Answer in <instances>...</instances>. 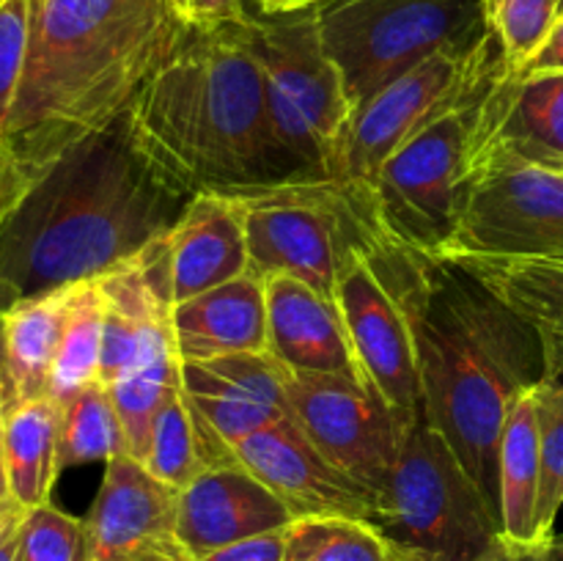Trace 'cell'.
<instances>
[{
	"label": "cell",
	"mask_w": 563,
	"mask_h": 561,
	"mask_svg": "<svg viewBox=\"0 0 563 561\" xmlns=\"http://www.w3.org/2000/svg\"><path fill=\"white\" fill-rule=\"evenodd\" d=\"M286 399L308 440L379 498L405 438V424L388 402L363 380L317 372H289Z\"/></svg>",
	"instance_id": "cell-12"
},
{
	"label": "cell",
	"mask_w": 563,
	"mask_h": 561,
	"mask_svg": "<svg viewBox=\"0 0 563 561\" xmlns=\"http://www.w3.org/2000/svg\"><path fill=\"white\" fill-rule=\"evenodd\" d=\"M548 369H563V355H548Z\"/></svg>",
	"instance_id": "cell-43"
},
{
	"label": "cell",
	"mask_w": 563,
	"mask_h": 561,
	"mask_svg": "<svg viewBox=\"0 0 563 561\" xmlns=\"http://www.w3.org/2000/svg\"><path fill=\"white\" fill-rule=\"evenodd\" d=\"M82 520L42 504L22 515L16 561H82Z\"/></svg>",
	"instance_id": "cell-33"
},
{
	"label": "cell",
	"mask_w": 563,
	"mask_h": 561,
	"mask_svg": "<svg viewBox=\"0 0 563 561\" xmlns=\"http://www.w3.org/2000/svg\"><path fill=\"white\" fill-rule=\"evenodd\" d=\"M473 561H563V539L553 534L550 539H539V542H515L500 534Z\"/></svg>",
	"instance_id": "cell-36"
},
{
	"label": "cell",
	"mask_w": 563,
	"mask_h": 561,
	"mask_svg": "<svg viewBox=\"0 0 563 561\" xmlns=\"http://www.w3.org/2000/svg\"><path fill=\"white\" fill-rule=\"evenodd\" d=\"M234 457L284 501L295 520L355 517L374 522L377 517V493L335 468L291 416L242 438L234 443Z\"/></svg>",
	"instance_id": "cell-14"
},
{
	"label": "cell",
	"mask_w": 563,
	"mask_h": 561,
	"mask_svg": "<svg viewBox=\"0 0 563 561\" xmlns=\"http://www.w3.org/2000/svg\"><path fill=\"white\" fill-rule=\"evenodd\" d=\"M130 454L124 427L115 413L110 391L102 380L86 385L80 394L60 405L58 421V468H80Z\"/></svg>",
	"instance_id": "cell-28"
},
{
	"label": "cell",
	"mask_w": 563,
	"mask_h": 561,
	"mask_svg": "<svg viewBox=\"0 0 563 561\" xmlns=\"http://www.w3.org/2000/svg\"><path fill=\"white\" fill-rule=\"evenodd\" d=\"M531 391L515 402L498 443L500 534L515 542H539V435Z\"/></svg>",
	"instance_id": "cell-25"
},
{
	"label": "cell",
	"mask_w": 563,
	"mask_h": 561,
	"mask_svg": "<svg viewBox=\"0 0 563 561\" xmlns=\"http://www.w3.org/2000/svg\"><path fill=\"white\" fill-rule=\"evenodd\" d=\"M31 44V0L0 3V135L20 94Z\"/></svg>",
	"instance_id": "cell-34"
},
{
	"label": "cell",
	"mask_w": 563,
	"mask_h": 561,
	"mask_svg": "<svg viewBox=\"0 0 563 561\" xmlns=\"http://www.w3.org/2000/svg\"><path fill=\"white\" fill-rule=\"evenodd\" d=\"M71 286L27 297L0 311L9 407L49 396V374L69 311Z\"/></svg>",
	"instance_id": "cell-22"
},
{
	"label": "cell",
	"mask_w": 563,
	"mask_h": 561,
	"mask_svg": "<svg viewBox=\"0 0 563 561\" xmlns=\"http://www.w3.org/2000/svg\"><path fill=\"white\" fill-rule=\"evenodd\" d=\"M317 3H319V0H317ZM317 3H313V6H317Z\"/></svg>",
	"instance_id": "cell-46"
},
{
	"label": "cell",
	"mask_w": 563,
	"mask_h": 561,
	"mask_svg": "<svg viewBox=\"0 0 563 561\" xmlns=\"http://www.w3.org/2000/svg\"><path fill=\"white\" fill-rule=\"evenodd\" d=\"M515 154L563 165V72H498L478 99L471 154Z\"/></svg>",
	"instance_id": "cell-18"
},
{
	"label": "cell",
	"mask_w": 563,
	"mask_h": 561,
	"mask_svg": "<svg viewBox=\"0 0 563 561\" xmlns=\"http://www.w3.org/2000/svg\"><path fill=\"white\" fill-rule=\"evenodd\" d=\"M368 256L412 328L421 413L498 509V443L509 410L548 374L539 330L454 258L377 234Z\"/></svg>",
	"instance_id": "cell-1"
},
{
	"label": "cell",
	"mask_w": 563,
	"mask_h": 561,
	"mask_svg": "<svg viewBox=\"0 0 563 561\" xmlns=\"http://www.w3.org/2000/svg\"><path fill=\"white\" fill-rule=\"evenodd\" d=\"M25 509H11L0 517V561H16L20 553V528Z\"/></svg>",
	"instance_id": "cell-39"
},
{
	"label": "cell",
	"mask_w": 563,
	"mask_h": 561,
	"mask_svg": "<svg viewBox=\"0 0 563 561\" xmlns=\"http://www.w3.org/2000/svg\"><path fill=\"white\" fill-rule=\"evenodd\" d=\"M374 240V237H372ZM350 253L335 286V306L350 333L363 380L372 385L405 427L421 416V380L412 328L368 245Z\"/></svg>",
	"instance_id": "cell-13"
},
{
	"label": "cell",
	"mask_w": 563,
	"mask_h": 561,
	"mask_svg": "<svg viewBox=\"0 0 563 561\" xmlns=\"http://www.w3.org/2000/svg\"><path fill=\"white\" fill-rule=\"evenodd\" d=\"M179 355H165L115 374L108 385L110 399L124 427L130 457L143 460L159 407L179 388Z\"/></svg>",
	"instance_id": "cell-30"
},
{
	"label": "cell",
	"mask_w": 563,
	"mask_h": 561,
	"mask_svg": "<svg viewBox=\"0 0 563 561\" xmlns=\"http://www.w3.org/2000/svg\"><path fill=\"white\" fill-rule=\"evenodd\" d=\"M124 124L146 163L190 198L313 179L275 138L240 16L192 28L132 99Z\"/></svg>",
	"instance_id": "cell-4"
},
{
	"label": "cell",
	"mask_w": 563,
	"mask_h": 561,
	"mask_svg": "<svg viewBox=\"0 0 563 561\" xmlns=\"http://www.w3.org/2000/svg\"><path fill=\"white\" fill-rule=\"evenodd\" d=\"M319 3H324V0H319Z\"/></svg>",
	"instance_id": "cell-45"
},
{
	"label": "cell",
	"mask_w": 563,
	"mask_h": 561,
	"mask_svg": "<svg viewBox=\"0 0 563 561\" xmlns=\"http://www.w3.org/2000/svg\"><path fill=\"white\" fill-rule=\"evenodd\" d=\"M506 69L493 33L471 53H440L368 97L346 121L328 176L366 198L385 160L423 124ZM372 209V207H368Z\"/></svg>",
	"instance_id": "cell-11"
},
{
	"label": "cell",
	"mask_w": 563,
	"mask_h": 561,
	"mask_svg": "<svg viewBox=\"0 0 563 561\" xmlns=\"http://www.w3.org/2000/svg\"><path fill=\"white\" fill-rule=\"evenodd\" d=\"M58 421L60 405L53 396L20 402L9 407L0 421L5 476L11 498L20 509L49 504L58 482Z\"/></svg>",
	"instance_id": "cell-23"
},
{
	"label": "cell",
	"mask_w": 563,
	"mask_h": 561,
	"mask_svg": "<svg viewBox=\"0 0 563 561\" xmlns=\"http://www.w3.org/2000/svg\"><path fill=\"white\" fill-rule=\"evenodd\" d=\"M247 0H174L176 11L190 28H212L240 16Z\"/></svg>",
	"instance_id": "cell-37"
},
{
	"label": "cell",
	"mask_w": 563,
	"mask_h": 561,
	"mask_svg": "<svg viewBox=\"0 0 563 561\" xmlns=\"http://www.w3.org/2000/svg\"><path fill=\"white\" fill-rule=\"evenodd\" d=\"M170 330L179 361L267 352L264 278L245 273L179 302L170 311Z\"/></svg>",
	"instance_id": "cell-21"
},
{
	"label": "cell",
	"mask_w": 563,
	"mask_h": 561,
	"mask_svg": "<svg viewBox=\"0 0 563 561\" xmlns=\"http://www.w3.org/2000/svg\"><path fill=\"white\" fill-rule=\"evenodd\" d=\"M462 264L539 330L544 355H563V262L467 258Z\"/></svg>",
	"instance_id": "cell-26"
},
{
	"label": "cell",
	"mask_w": 563,
	"mask_h": 561,
	"mask_svg": "<svg viewBox=\"0 0 563 561\" xmlns=\"http://www.w3.org/2000/svg\"><path fill=\"white\" fill-rule=\"evenodd\" d=\"M286 561H412L374 522L297 517L284 528Z\"/></svg>",
	"instance_id": "cell-29"
},
{
	"label": "cell",
	"mask_w": 563,
	"mask_h": 561,
	"mask_svg": "<svg viewBox=\"0 0 563 561\" xmlns=\"http://www.w3.org/2000/svg\"><path fill=\"white\" fill-rule=\"evenodd\" d=\"M438 256L563 262V165L498 152L467 157L454 231Z\"/></svg>",
	"instance_id": "cell-9"
},
{
	"label": "cell",
	"mask_w": 563,
	"mask_h": 561,
	"mask_svg": "<svg viewBox=\"0 0 563 561\" xmlns=\"http://www.w3.org/2000/svg\"><path fill=\"white\" fill-rule=\"evenodd\" d=\"M484 16L506 72L517 75L559 22V0H484Z\"/></svg>",
	"instance_id": "cell-32"
},
{
	"label": "cell",
	"mask_w": 563,
	"mask_h": 561,
	"mask_svg": "<svg viewBox=\"0 0 563 561\" xmlns=\"http://www.w3.org/2000/svg\"><path fill=\"white\" fill-rule=\"evenodd\" d=\"M253 3L264 11H291L302 9V6H313L317 0H253Z\"/></svg>",
	"instance_id": "cell-42"
},
{
	"label": "cell",
	"mask_w": 563,
	"mask_h": 561,
	"mask_svg": "<svg viewBox=\"0 0 563 561\" xmlns=\"http://www.w3.org/2000/svg\"><path fill=\"white\" fill-rule=\"evenodd\" d=\"M493 77L434 116L385 160L368 190V207L388 242L434 256L445 248L467 174L478 99Z\"/></svg>",
	"instance_id": "cell-10"
},
{
	"label": "cell",
	"mask_w": 563,
	"mask_h": 561,
	"mask_svg": "<svg viewBox=\"0 0 563 561\" xmlns=\"http://www.w3.org/2000/svg\"><path fill=\"white\" fill-rule=\"evenodd\" d=\"M176 493L135 457L110 460L82 520V561H141L176 542Z\"/></svg>",
	"instance_id": "cell-15"
},
{
	"label": "cell",
	"mask_w": 563,
	"mask_h": 561,
	"mask_svg": "<svg viewBox=\"0 0 563 561\" xmlns=\"http://www.w3.org/2000/svg\"><path fill=\"white\" fill-rule=\"evenodd\" d=\"M267 352L289 372L344 374L363 380L335 300L295 275L264 278ZM366 383V380H363Z\"/></svg>",
	"instance_id": "cell-19"
},
{
	"label": "cell",
	"mask_w": 563,
	"mask_h": 561,
	"mask_svg": "<svg viewBox=\"0 0 563 561\" xmlns=\"http://www.w3.org/2000/svg\"><path fill=\"white\" fill-rule=\"evenodd\" d=\"M190 31L174 0H31L25 75L0 135V220L69 148L124 119Z\"/></svg>",
	"instance_id": "cell-2"
},
{
	"label": "cell",
	"mask_w": 563,
	"mask_h": 561,
	"mask_svg": "<svg viewBox=\"0 0 563 561\" xmlns=\"http://www.w3.org/2000/svg\"><path fill=\"white\" fill-rule=\"evenodd\" d=\"M104 341V300L99 280L71 284L69 311H66L64 333H60L58 355L49 374V396L58 405L80 394L86 385L97 383L102 369Z\"/></svg>",
	"instance_id": "cell-27"
},
{
	"label": "cell",
	"mask_w": 563,
	"mask_h": 561,
	"mask_svg": "<svg viewBox=\"0 0 563 561\" xmlns=\"http://www.w3.org/2000/svg\"><path fill=\"white\" fill-rule=\"evenodd\" d=\"M0 3H3V0H0Z\"/></svg>",
	"instance_id": "cell-47"
},
{
	"label": "cell",
	"mask_w": 563,
	"mask_h": 561,
	"mask_svg": "<svg viewBox=\"0 0 563 561\" xmlns=\"http://www.w3.org/2000/svg\"><path fill=\"white\" fill-rule=\"evenodd\" d=\"M187 561H286V539L284 531L258 534V537L225 544V548L212 550V553L198 556V559L187 556Z\"/></svg>",
	"instance_id": "cell-35"
},
{
	"label": "cell",
	"mask_w": 563,
	"mask_h": 561,
	"mask_svg": "<svg viewBox=\"0 0 563 561\" xmlns=\"http://www.w3.org/2000/svg\"><path fill=\"white\" fill-rule=\"evenodd\" d=\"M240 25L262 69L280 148L306 174L328 176L352 108L339 69L324 50L319 6L264 11L247 0Z\"/></svg>",
	"instance_id": "cell-7"
},
{
	"label": "cell",
	"mask_w": 563,
	"mask_h": 561,
	"mask_svg": "<svg viewBox=\"0 0 563 561\" xmlns=\"http://www.w3.org/2000/svg\"><path fill=\"white\" fill-rule=\"evenodd\" d=\"M11 509H20L11 498V490H9V476H5V462H3V449H0V517L9 515Z\"/></svg>",
	"instance_id": "cell-40"
},
{
	"label": "cell",
	"mask_w": 563,
	"mask_h": 561,
	"mask_svg": "<svg viewBox=\"0 0 563 561\" xmlns=\"http://www.w3.org/2000/svg\"><path fill=\"white\" fill-rule=\"evenodd\" d=\"M9 410V385H5V352H3V324H0V421Z\"/></svg>",
	"instance_id": "cell-41"
},
{
	"label": "cell",
	"mask_w": 563,
	"mask_h": 561,
	"mask_svg": "<svg viewBox=\"0 0 563 561\" xmlns=\"http://www.w3.org/2000/svg\"><path fill=\"white\" fill-rule=\"evenodd\" d=\"M374 526L412 561H473L500 537L498 509L423 413L405 427Z\"/></svg>",
	"instance_id": "cell-5"
},
{
	"label": "cell",
	"mask_w": 563,
	"mask_h": 561,
	"mask_svg": "<svg viewBox=\"0 0 563 561\" xmlns=\"http://www.w3.org/2000/svg\"><path fill=\"white\" fill-rule=\"evenodd\" d=\"M319 31L355 113L368 97L440 53L489 38L484 0H324Z\"/></svg>",
	"instance_id": "cell-6"
},
{
	"label": "cell",
	"mask_w": 563,
	"mask_h": 561,
	"mask_svg": "<svg viewBox=\"0 0 563 561\" xmlns=\"http://www.w3.org/2000/svg\"><path fill=\"white\" fill-rule=\"evenodd\" d=\"M187 204L137 152L124 119L86 138L0 220V311L130 262Z\"/></svg>",
	"instance_id": "cell-3"
},
{
	"label": "cell",
	"mask_w": 563,
	"mask_h": 561,
	"mask_svg": "<svg viewBox=\"0 0 563 561\" xmlns=\"http://www.w3.org/2000/svg\"><path fill=\"white\" fill-rule=\"evenodd\" d=\"M179 377L192 407L231 449L247 435L289 418V369L269 352L179 361Z\"/></svg>",
	"instance_id": "cell-17"
},
{
	"label": "cell",
	"mask_w": 563,
	"mask_h": 561,
	"mask_svg": "<svg viewBox=\"0 0 563 561\" xmlns=\"http://www.w3.org/2000/svg\"><path fill=\"white\" fill-rule=\"evenodd\" d=\"M165 253L174 306L245 275L251 256L240 204L218 193L192 196L165 234Z\"/></svg>",
	"instance_id": "cell-20"
},
{
	"label": "cell",
	"mask_w": 563,
	"mask_h": 561,
	"mask_svg": "<svg viewBox=\"0 0 563 561\" xmlns=\"http://www.w3.org/2000/svg\"><path fill=\"white\" fill-rule=\"evenodd\" d=\"M295 520L284 501L240 462L218 465L176 493V544L190 559L225 544L284 531Z\"/></svg>",
	"instance_id": "cell-16"
},
{
	"label": "cell",
	"mask_w": 563,
	"mask_h": 561,
	"mask_svg": "<svg viewBox=\"0 0 563 561\" xmlns=\"http://www.w3.org/2000/svg\"><path fill=\"white\" fill-rule=\"evenodd\" d=\"M559 16H563V0H559Z\"/></svg>",
	"instance_id": "cell-44"
},
{
	"label": "cell",
	"mask_w": 563,
	"mask_h": 561,
	"mask_svg": "<svg viewBox=\"0 0 563 561\" xmlns=\"http://www.w3.org/2000/svg\"><path fill=\"white\" fill-rule=\"evenodd\" d=\"M245 215L247 273L295 275L333 300L344 262L377 237L366 198L330 176L229 193Z\"/></svg>",
	"instance_id": "cell-8"
},
{
	"label": "cell",
	"mask_w": 563,
	"mask_h": 561,
	"mask_svg": "<svg viewBox=\"0 0 563 561\" xmlns=\"http://www.w3.org/2000/svg\"><path fill=\"white\" fill-rule=\"evenodd\" d=\"M531 394L539 435L537 537L550 539L563 509V369H548Z\"/></svg>",
	"instance_id": "cell-31"
},
{
	"label": "cell",
	"mask_w": 563,
	"mask_h": 561,
	"mask_svg": "<svg viewBox=\"0 0 563 561\" xmlns=\"http://www.w3.org/2000/svg\"><path fill=\"white\" fill-rule=\"evenodd\" d=\"M141 462L159 482L181 490L209 468L231 465L236 457L234 449L203 421L179 383V388L159 407Z\"/></svg>",
	"instance_id": "cell-24"
},
{
	"label": "cell",
	"mask_w": 563,
	"mask_h": 561,
	"mask_svg": "<svg viewBox=\"0 0 563 561\" xmlns=\"http://www.w3.org/2000/svg\"><path fill=\"white\" fill-rule=\"evenodd\" d=\"M550 72H563V16H559L542 47L517 75H550Z\"/></svg>",
	"instance_id": "cell-38"
}]
</instances>
